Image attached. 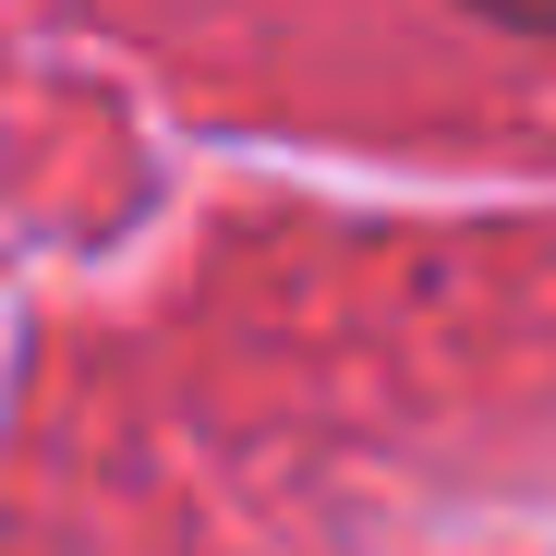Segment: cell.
<instances>
[{
    "instance_id": "obj_1",
    "label": "cell",
    "mask_w": 556,
    "mask_h": 556,
    "mask_svg": "<svg viewBox=\"0 0 556 556\" xmlns=\"http://www.w3.org/2000/svg\"><path fill=\"white\" fill-rule=\"evenodd\" d=\"M472 13H496V25H532V37H556V0H472Z\"/></svg>"
}]
</instances>
